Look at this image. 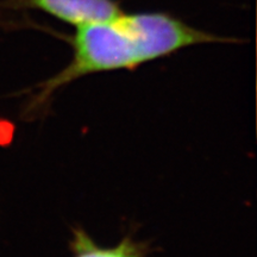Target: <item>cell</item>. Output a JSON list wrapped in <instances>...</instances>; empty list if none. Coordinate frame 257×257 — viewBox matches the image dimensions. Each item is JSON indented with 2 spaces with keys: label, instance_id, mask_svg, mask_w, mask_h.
<instances>
[{
  "label": "cell",
  "instance_id": "cell-1",
  "mask_svg": "<svg viewBox=\"0 0 257 257\" xmlns=\"http://www.w3.org/2000/svg\"><path fill=\"white\" fill-rule=\"evenodd\" d=\"M66 41L72 59L64 68L37 85L28 112L47 110L54 94L75 80L92 74L135 70L144 63L170 56L200 44L239 43L238 38L223 37L192 27L165 11L120 14L104 21L76 27L70 35L38 27Z\"/></svg>",
  "mask_w": 257,
  "mask_h": 257
},
{
  "label": "cell",
  "instance_id": "cell-2",
  "mask_svg": "<svg viewBox=\"0 0 257 257\" xmlns=\"http://www.w3.org/2000/svg\"><path fill=\"white\" fill-rule=\"evenodd\" d=\"M0 9L35 10L74 27L104 21L123 11L119 0H0Z\"/></svg>",
  "mask_w": 257,
  "mask_h": 257
},
{
  "label": "cell",
  "instance_id": "cell-3",
  "mask_svg": "<svg viewBox=\"0 0 257 257\" xmlns=\"http://www.w3.org/2000/svg\"><path fill=\"white\" fill-rule=\"evenodd\" d=\"M72 257H148L152 249L146 242L125 236L117 245L101 246L82 227H73L69 240Z\"/></svg>",
  "mask_w": 257,
  "mask_h": 257
}]
</instances>
